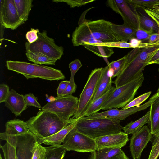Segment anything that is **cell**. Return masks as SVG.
Segmentation results:
<instances>
[{
  "label": "cell",
  "mask_w": 159,
  "mask_h": 159,
  "mask_svg": "<svg viewBox=\"0 0 159 159\" xmlns=\"http://www.w3.org/2000/svg\"><path fill=\"white\" fill-rule=\"evenodd\" d=\"M112 23L104 19L85 21L79 25L73 31V46L93 45L120 41L112 29Z\"/></svg>",
  "instance_id": "6da1fadb"
},
{
  "label": "cell",
  "mask_w": 159,
  "mask_h": 159,
  "mask_svg": "<svg viewBox=\"0 0 159 159\" xmlns=\"http://www.w3.org/2000/svg\"><path fill=\"white\" fill-rule=\"evenodd\" d=\"M159 50V45L134 48L125 55L120 72L112 82L119 88L139 76L152 57Z\"/></svg>",
  "instance_id": "7a4b0ae2"
},
{
  "label": "cell",
  "mask_w": 159,
  "mask_h": 159,
  "mask_svg": "<svg viewBox=\"0 0 159 159\" xmlns=\"http://www.w3.org/2000/svg\"><path fill=\"white\" fill-rule=\"evenodd\" d=\"M78 120L72 118L66 121L54 113L42 110L25 122L30 131L39 139L51 136Z\"/></svg>",
  "instance_id": "3957f363"
},
{
  "label": "cell",
  "mask_w": 159,
  "mask_h": 159,
  "mask_svg": "<svg viewBox=\"0 0 159 159\" xmlns=\"http://www.w3.org/2000/svg\"><path fill=\"white\" fill-rule=\"evenodd\" d=\"M120 121L107 118L78 119L75 127L79 132L95 139L97 138L120 133L123 127Z\"/></svg>",
  "instance_id": "277c9868"
},
{
  "label": "cell",
  "mask_w": 159,
  "mask_h": 159,
  "mask_svg": "<svg viewBox=\"0 0 159 159\" xmlns=\"http://www.w3.org/2000/svg\"><path fill=\"white\" fill-rule=\"evenodd\" d=\"M7 69L22 75L27 79L39 78L50 81L64 80L65 77L61 71L51 67L25 62L8 60Z\"/></svg>",
  "instance_id": "5b68a950"
},
{
  "label": "cell",
  "mask_w": 159,
  "mask_h": 159,
  "mask_svg": "<svg viewBox=\"0 0 159 159\" xmlns=\"http://www.w3.org/2000/svg\"><path fill=\"white\" fill-rule=\"evenodd\" d=\"M144 80L143 74L136 78L118 88L112 93L101 107V109L123 108L132 101L138 89L142 86Z\"/></svg>",
  "instance_id": "8992f818"
},
{
  "label": "cell",
  "mask_w": 159,
  "mask_h": 159,
  "mask_svg": "<svg viewBox=\"0 0 159 159\" xmlns=\"http://www.w3.org/2000/svg\"><path fill=\"white\" fill-rule=\"evenodd\" d=\"M0 138L1 140L5 141L14 147L16 159H31L38 139L31 131L18 135L0 133Z\"/></svg>",
  "instance_id": "52a82bcc"
},
{
  "label": "cell",
  "mask_w": 159,
  "mask_h": 159,
  "mask_svg": "<svg viewBox=\"0 0 159 159\" xmlns=\"http://www.w3.org/2000/svg\"><path fill=\"white\" fill-rule=\"evenodd\" d=\"M103 68H96L90 74L79 98L78 107L72 117L78 119L83 117L91 104L101 79Z\"/></svg>",
  "instance_id": "ba28073f"
},
{
  "label": "cell",
  "mask_w": 159,
  "mask_h": 159,
  "mask_svg": "<svg viewBox=\"0 0 159 159\" xmlns=\"http://www.w3.org/2000/svg\"><path fill=\"white\" fill-rule=\"evenodd\" d=\"M38 34V38L36 41L31 43H25L26 51L39 52L57 61L60 60L63 54V47L56 44L54 39L48 36L46 30L39 31Z\"/></svg>",
  "instance_id": "9c48e42d"
},
{
  "label": "cell",
  "mask_w": 159,
  "mask_h": 159,
  "mask_svg": "<svg viewBox=\"0 0 159 159\" xmlns=\"http://www.w3.org/2000/svg\"><path fill=\"white\" fill-rule=\"evenodd\" d=\"M79 98L72 95L56 97L42 108V110L54 113L64 120L69 121L76 111Z\"/></svg>",
  "instance_id": "30bf717a"
},
{
  "label": "cell",
  "mask_w": 159,
  "mask_h": 159,
  "mask_svg": "<svg viewBox=\"0 0 159 159\" xmlns=\"http://www.w3.org/2000/svg\"><path fill=\"white\" fill-rule=\"evenodd\" d=\"M62 145L67 151L91 153L97 150L94 139L79 132L75 127L66 136Z\"/></svg>",
  "instance_id": "8fae6325"
},
{
  "label": "cell",
  "mask_w": 159,
  "mask_h": 159,
  "mask_svg": "<svg viewBox=\"0 0 159 159\" xmlns=\"http://www.w3.org/2000/svg\"><path fill=\"white\" fill-rule=\"evenodd\" d=\"M0 22L2 26L13 30L24 23L18 16L14 0H0Z\"/></svg>",
  "instance_id": "7c38bea8"
},
{
  "label": "cell",
  "mask_w": 159,
  "mask_h": 159,
  "mask_svg": "<svg viewBox=\"0 0 159 159\" xmlns=\"http://www.w3.org/2000/svg\"><path fill=\"white\" fill-rule=\"evenodd\" d=\"M107 4L114 11L121 15L124 23L136 30L139 28V18L136 9L131 7L126 0H108Z\"/></svg>",
  "instance_id": "4fadbf2b"
},
{
  "label": "cell",
  "mask_w": 159,
  "mask_h": 159,
  "mask_svg": "<svg viewBox=\"0 0 159 159\" xmlns=\"http://www.w3.org/2000/svg\"><path fill=\"white\" fill-rule=\"evenodd\" d=\"M150 129L144 126L132 134L129 145L130 150L133 159H140L143 150L152 138Z\"/></svg>",
  "instance_id": "5bb4252c"
},
{
  "label": "cell",
  "mask_w": 159,
  "mask_h": 159,
  "mask_svg": "<svg viewBox=\"0 0 159 159\" xmlns=\"http://www.w3.org/2000/svg\"><path fill=\"white\" fill-rule=\"evenodd\" d=\"M153 98L152 96L148 101L139 107H135L121 110L117 109H110L107 111L102 112H97L85 117L89 119L107 118L121 121L137 112L146 109L150 106Z\"/></svg>",
  "instance_id": "9a60e30c"
},
{
  "label": "cell",
  "mask_w": 159,
  "mask_h": 159,
  "mask_svg": "<svg viewBox=\"0 0 159 159\" xmlns=\"http://www.w3.org/2000/svg\"><path fill=\"white\" fill-rule=\"evenodd\" d=\"M97 150L109 147L124 146L129 141L128 135L123 132L97 138L94 139Z\"/></svg>",
  "instance_id": "2e32d148"
},
{
  "label": "cell",
  "mask_w": 159,
  "mask_h": 159,
  "mask_svg": "<svg viewBox=\"0 0 159 159\" xmlns=\"http://www.w3.org/2000/svg\"><path fill=\"white\" fill-rule=\"evenodd\" d=\"M4 103L5 106L16 117L20 116L28 108L24 95L19 94L13 89L11 90Z\"/></svg>",
  "instance_id": "e0dca14e"
},
{
  "label": "cell",
  "mask_w": 159,
  "mask_h": 159,
  "mask_svg": "<svg viewBox=\"0 0 159 159\" xmlns=\"http://www.w3.org/2000/svg\"><path fill=\"white\" fill-rule=\"evenodd\" d=\"M77 120L70 123L65 127L51 136L38 139V143L40 144L43 143L50 146L61 145L66 136L76 125Z\"/></svg>",
  "instance_id": "ac0fdd59"
},
{
  "label": "cell",
  "mask_w": 159,
  "mask_h": 159,
  "mask_svg": "<svg viewBox=\"0 0 159 159\" xmlns=\"http://www.w3.org/2000/svg\"><path fill=\"white\" fill-rule=\"evenodd\" d=\"M150 105L148 122L151 133L154 135L159 132V92L153 96Z\"/></svg>",
  "instance_id": "d6986e66"
},
{
  "label": "cell",
  "mask_w": 159,
  "mask_h": 159,
  "mask_svg": "<svg viewBox=\"0 0 159 159\" xmlns=\"http://www.w3.org/2000/svg\"><path fill=\"white\" fill-rule=\"evenodd\" d=\"M112 75V71L108 66L103 68L102 75L92 103L102 96L111 87Z\"/></svg>",
  "instance_id": "ffe728a7"
},
{
  "label": "cell",
  "mask_w": 159,
  "mask_h": 159,
  "mask_svg": "<svg viewBox=\"0 0 159 159\" xmlns=\"http://www.w3.org/2000/svg\"><path fill=\"white\" fill-rule=\"evenodd\" d=\"M30 131L25 122L14 119L6 123L5 130L4 133L7 134L18 135L25 134Z\"/></svg>",
  "instance_id": "44dd1931"
},
{
  "label": "cell",
  "mask_w": 159,
  "mask_h": 159,
  "mask_svg": "<svg viewBox=\"0 0 159 159\" xmlns=\"http://www.w3.org/2000/svg\"><path fill=\"white\" fill-rule=\"evenodd\" d=\"M112 29L120 41L127 42L135 38L136 29L125 24L121 25L112 23Z\"/></svg>",
  "instance_id": "7402d4cb"
},
{
  "label": "cell",
  "mask_w": 159,
  "mask_h": 159,
  "mask_svg": "<svg viewBox=\"0 0 159 159\" xmlns=\"http://www.w3.org/2000/svg\"><path fill=\"white\" fill-rule=\"evenodd\" d=\"M16 8L20 19L24 23L28 18L33 7L32 0H14Z\"/></svg>",
  "instance_id": "603a6c76"
},
{
  "label": "cell",
  "mask_w": 159,
  "mask_h": 159,
  "mask_svg": "<svg viewBox=\"0 0 159 159\" xmlns=\"http://www.w3.org/2000/svg\"><path fill=\"white\" fill-rule=\"evenodd\" d=\"M116 88V87L112 86L104 94L93 102L86 111L83 117H87L98 112L101 110V107L111 94Z\"/></svg>",
  "instance_id": "cb8c5ba5"
},
{
  "label": "cell",
  "mask_w": 159,
  "mask_h": 159,
  "mask_svg": "<svg viewBox=\"0 0 159 159\" xmlns=\"http://www.w3.org/2000/svg\"><path fill=\"white\" fill-rule=\"evenodd\" d=\"M26 55L29 61L37 65H54L57 61L55 59L39 52L28 50L26 51Z\"/></svg>",
  "instance_id": "d4e9b609"
},
{
  "label": "cell",
  "mask_w": 159,
  "mask_h": 159,
  "mask_svg": "<svg viewBox=\"0 0 159 159\" xmlns=\"http://www.w3.org/2000/svg\"><path fill=\"white\" fill-rule=\"evenodd\" d=\"M137 11L139 18V27L146 30L158 33L159 27L156 22L145 11L144 13L139 11L137 10Z\"/></svg>",
  "instance_id": "484cf974"
},
{
  "label": "cell",
  "mask_w": 159,
  "mask_h": 159,
  "mask_svg": "<svg viewBox=\"0 0 159 159\" xmlns=\"http://www.w3.org/2000/svg\"><path fill=\"white\" fill-rule=\"evenodd\" d=\"M149 118V111L137 120L131 121L123 127V132L127 135L133 134L141 128L145 124L148 123Z\"/></svg>",
  "instance_id": "4316f807"
},
{
  "label": "cell",
  "mask_w": 159,
  "mask_h": 159,
  "mask_svg": "<svg viewBox=\"0 0 159 159\" xmlns=\"http://www.w3.org/2000/svg\"><path fill=\"white\" fill-rule=\"evenodd\" d=\"M46 152L44 159H63L66 150L62 145L45 147Z\"/></svg>",
  "instance_id": "83f0119b"
},
{
  "label": "cell",
  "mask_w": 159,
  "mask_h": 159,
  "mask_svg": "<svg viewBox=\"0 0 159 159\" xmlns=\"http://www.w3.org/2000/svg\"><path fill=\"white\" fill-rule=\"evenodd\" d=\"M85 48L97 55L103 58L110 57L114 53L112 48L95 45H87Z\"/></svg>",
  "instance_id": "f1b7e54d"
},
{
  "label": "cell",
  "mask_w": 159,
  "mask_h": 159,
  "mask_svg": "<svg viewBox=\"0 0 159 159\" xmlns=\"http://www.w3.org/2000/svg\"><path fill=\"white\" fill-rule=\"evenodd\" d=\"M122 150L120 147L107 148L95 151L96 159H110L120 153Z\"/></svg>",
  "instance_id": "f546056e"
},
{
  "label": "cell",
  "mask_w": 159,
  "mask_h": 159,
  "mask_svg": "<svg viewBox=\"0 0 159 159\" xmlns=\"http://www.w3.org/2000/svg\"><path fill=\"white\" fill-rule=\"evenodd\" d=\"M127 2L133 8H139L144 10L152 8L159 0H126Z\"/></svg>",
  "instance_id": "4dcf8cb0"
},
{
  "label": "cell",
  "mask_w": 159,
  "mask_h": 159,
  "mask_svg": "<svg viewBox=\"0 0 159 159\" xmlns=\"http://www.w3.org/2000/svg\"><path fill=\"white\" fill-rule=\"evenodd\" d=\"M0 147L2 151L4 159H16L15 148L12 145L6 142L3 145L1 144Z\"/></svg>",
  "instance_id": "1f68e13d"
},
{
  "label": "cell",
  "mask_w": 159,
  "mask_h": 159,
  "mask_svg": "<svg viewBox=\"0 0 159 159\" xmlns=\"http://www.w3.org/2000/svg\"><path fill=\"white\" fill-rule=\"evenodd\" d=\"M151 93V92L149 91L134 99L122 109H127L135 107H139L140 106V105L149 97Z\"/></svg>",
  "instance_id": "d6a6232c"
},
{
  "label": "cell",
  "mask_w": 159,
  "mask_h": 159,
  "mask_svg": "<svg viewBox=\"0 0 159 159\" xmlns=\"http://www.w3.org/2000/svg\"><path fill=\"white\" fill-rule=\"evenodd\" d=\"M148 159H157L159 156V132L154 135Z\"/></svg>",
  "instance_id": "836d02e7"
},
{
  "label": "cell",
  "mask_w": 159,
  "mask_h": 159,
  "mask_svg": "<svg viewBox=\"0 0 159 159\" xmlns=\"http://www.w3.org/2000/svg\"><path fill=\"white\" fill-rule=\"evenodd\" d=\"M125 58V55L122 58L109 63L108 66L112 70V78L117 77L119 75Z\"/></svg>",
  "instance_id": "e575fe53"
},
{
  "label": "cell",
  "mask_w": 159,
  "mask_h": 159,
  "mask_svg": "<svg viewBox=\"0 0 159 159\" xmlns=\"http://www.w3.org/2000/svg\"><path fill=\"white\" fill-rule=\"evenodd\" d=\"M154 32L144 29L140 27L136 30L135 38L141 40L143 43H148L150 35Z\"/></svg>",
  "instance_id": "d590c367"
},
{
  "label": "cell",
  "mask_w": 159,
  "mask_h": 159,
  "mask_svg": "<svg viewBox=\"0 0 159 159\" xmlns=\"http://www.w3.org/2000/svg\"><path fill=\"white\" fill-rule=\"evenodd\" d=\"M94 1V0H53L52 1L56 3L65 2L69 5L71 8H74L76 7L85 5Z\"/></svg>",
  "instance_id": "8d00e7d4"
},
{
  "label": "cell",
  "mask_w": 159,
  "mask_h": 159,
  "mask_svg": "<svg viewBox=\"0 0 159 159\" xmlns=\"http://www.w3.org/2000/svg\"><path fill=\"white\" fill-rule=\"evenodd\" d=\"M91 45L104 46L111 48L116 47L122 48H131L130 44L129 43L121 41L102 43Z\"/></svg>",
  "instance_id": "74e56055"
},
{
  "label": "cell",
  "mask_w": 159,
  "mask_h": 159,
  "mask_svg": "<svg viewBox=\"0 0 159 159\" xmlns=\"http://www.w3.org/2000/svg\"><path fill=\"white\" fill-rule=\"evenodd\" d=\"M46 149L37 142L35 145L31 159H44Z\"/></svg>",
  "instance_id": "f35d334b"
},
{
  "label": "cell",
  "mask_w": 159,
  "mask_h": 159,
  "mask_svg": "<svg viewBox=\"0 0 159 159\" xmlns=\"http://www.w3.org/2000/svg\"><path fill=\"white\" fill-rule=\"evenodd\" d=\"M25 100L27 106H32L39 109L42 108L41 105L38 102V98L32 93L24 95Z\"/></svg>",
  "instance_id": "ab89813d"
},
{
  "label": "cell",
  "mask_w": 159,
  "mask_h": 159,
  "mask_svg": "<svg viewBox=\"0 0 159 159\" xmlns=\"http://www.w3.org/2000/svg\"><path fill=\"white\" fill-rule=\"evenodd\" d=\"M146 13L155 21L159 22V6L155 5L151 8L144 9Z\"/></svg>",
  "instance_id": "60d3db41"
},
{
  "label": "cell",
  "mask_w": 159,
  "mask_h": 159,
  "mask_svg": "<svg viewBox=\"0 0 159 159\" xmlns=\"http://www.w3.org/2000/svg\"><path fill=\"white\" fill-rule=\"evenodd\" d=\"M82 66L81 61L78 59L73 60L69 64V66L71 72L70 78L74 79L76 73Z\"/></svg>",
  "instance_id": "b9f144b4"
},
{
  "label": "cell",
  "mask_w": 159,
  "mask_h": 159,
  "mask_svg": "<svg viewBox=\"0 0 159 159\" xmlns=\"http://www.w3.org/2000/svg\"><path fill=\"white\" fill-rule=\"evenodd\" d=\"M76 88L77 85L75 82L74 79L70 78L66 89L59 97L72 95L75 92Z\"/></svg>",
  "instance_id": "7bdbcfd3"
},
{
  "label": "cell",
  "mask_w": 159,
  "mask_h": 159,
  "mask_svg": "<svg viewBox=\"0 0 159 159\" xmlns=\"http://www.w3.org/2000/svg\"><path fill=\"white\" fill-rule=\"evenodd\" d=\"M10 91L8 86L4 83L0 84V103L4 102L9 94Z\"/></svg>",
  "instance_id": "ee69618b"
},
{
  "label": "cell",
  "mask_w": 159,
  "mask_h": 159,
  "mask_svg": "<svg viewBox=\"0 0 159 159\" xmlns=\"http://www.w3.org/2000/svg\"><path fill=\"white\" fill-rule=\"evenodd\" d=\"M39 31L38 29L31 28V30L27 32L26 34L28 42L31 43L36 41L38 38V33Z\"/></svg>",
  "instance_id": "f6af8a7d"
},
{
  "label": "cell",
  "mask_w": 159,
  "mask_h": 159,
  "mask_svg": "<svg viewBox=\"0 0 159 159\" xmlns=\"http://www.w3.org/2000/svg\"><path fill=\"white\" fill-rule=\"evenodd\" d=\"M69 81H63L61 82L57 89V97H60L66 89Z\"/></svg>",
  "instance_id": "bcb514c9"
},
{
  "label": "cell",
  "mask_w": 159,
  "mask_h": 159,
  "mask_svg": "<svg viewBox=\"0 0 159 159\" xmlns=\"http://www.w3.org/2000/svg\"><path fill=\"white\" fill-rule=\"evenodd\" d=\"M159 39V34L158 33L153 32L150 36L148 43L153 44L156 42Z\"/></svg>",
  "instance_id": "7dc6e473"
},
{
  "label": "cell",
  "mask_w": 159,
  "mask_h": 159,
  "mask_svg": "<svg viewBox=\"0 0 159 159\" xmlns=\"http://www.w3.org/2000/svg\"><path fill=\"white\" fill-rule=\"evenodd\" d=\"M132 48H139L142 42L136 38H133L130 40L129 43Z\"/></svg>",
  "instance_id": "c3c4849f"
},
{
  "label": "cell",
  "mask_w": 159,
  "mask_h": 159,
  "mask_svg": "<svg viewBox=\"0 0 159 159\" xmlns=\"http://www.w3.org/2000/svg\"><path fill=\"white\" fill-rule=\"evenodd\" d=\"M152 64H159V50L151 59L148 65Z\"/></svg>",
  "instance_id": "681fc988"
},
{
  "label": "cell",
  "mask_w": 159,
  "mask_h": 159,
  "mask_svg": "<svg viewBox=\"0 0 159 159\" xmlns=\"http://www.w3.org/2000/svg\"><path fill=\"white\" fill-rule=\"evenodd\" d=\"M110 159H129L122 150L121 152Z\"/></svg>",
  "instance_id": "f907efd6"
},
{
  "label": "cell",
  "mask_w": 159,
  "mask_h": 159,
  "mask_svg": "<svg viewBox=\"0 0 159 159\" xmlns=\"http://www.w3.org/2000/svg\"><path fill=\"white\" fill-rule=\"evenodd\" d=\"M155 22L157 24L159 27V31L158 33L159 34V22L157 21ZM158 45H159V39L157 41L153 44H150L148 43H143V46L144 48L150 47H154Z\"/></svg>",
  "instance_id": "816d5d0a"
},
{
  "label": "cell",
  "mask_w": 159,
  "mask_h": 159,
  "mask_svg": "<svg viewBox=\"0 0 159 159\" xmlns=\"http://www.w3.org/2000/svg\"><path fill=\"white\" fill-rule=\"evenodd\" d=\"M88 159H96L95 151L91 153Z\"/></svg>",
  "instance_id": "f5cc1de1"
},
{
  "label": "cell",
  "mask_w": 159,
  "mask_h": 159,
  "mask_svg": "<svg viewBox=\"0 0 159 159\" xmlns=\"http://www.w3.org/2000/svg\"><path fill=\"white\" fill-rule=\"evenodd\" d=\"M155 5H157L158 6H159V2H157L156 3V4H155Z\"/></svg>",
  "instance_id": "db71d44e"
},
{
  "label": "cell",
  "mask_w": 159,
  "mask_h": 159,
  "mask_svg": "<svg viewBox=\"0 0 159 159\" xmlns=\"http://www.w3.org/2000/svg\"><path fill=\"white\" fill-rule=\"evenodd\" d=\"M157 92H159V87L158 88V90H157Z\"/></svg>",
  "instance_id": "11a10c76"
},
{
  "label": "cell",
  "mask_w": 159,
  "mask_h": 159,
  "mask_svg": "<svg viewBox=\"0 0 159 159\" xmlns=\"http://www.w3.org/2000/svg\"></svg>",
  "instance_id": "9f6ffc18"
}]
</instances>
